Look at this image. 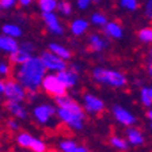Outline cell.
<instances>
[{
	"instance_id": "cell-1",
	"label": "cell",
	"mask_w": 152,
	"mask_h": 152,
	"mask_svg": "<svg viewBox=\"0 0 152 152\" xmlns=\"http://www.w3.org/2000/svg\"><path fill=\"white\" fill-rule=\"evenodd\" d=\"M58 120L73 130H82L84 126L86 111L76 101H73L68 95H61L56 98Z\"/></svg>"
},
{
	"instance_id": "cell-2",
	"label": "cell",
	"mask_w": 152,
	"mask_h": 152,
	"mask_svg": "<svg viewBox=\"0 0 152 152\" xmlns=\"http://www.w3.org/2000/svg\"><path fill=\"white\" fill-rule=\"evenodd\" d=\"M46 75V68L44 66L39 57L31 56L26 63H23L16 71V82L23 86L26 91H37L41 87V82Z\"/></svg>"
},
{
	"instance_id": "cell-3",
	"label": "cell",
	"mask_w": 152,
	"mask_h": 152,
	"mask_svg": "<svg viewBox=\"0 0 152 152\" xmlns=\"http://www.w3.org/2000/svg\"><path fill=\"white\" fill-rule=\"evenodd\" d=\"M92 77L95 82H98L99 84H106L114 87V88H121L126 86V76L122 72L114 69H106V68H95L92 71Z\"/></svg>"
},
{
	"instance_id": "cell-4",
	"label": "cell",
	"mask_w": 152,
	"mask_h": 152,
	"mask_svg": "<svg viewBox=\"0 0 152 152\" xmlns=\"http://www.w3.org/2000/svg\"><path fill=\"white\" fill-rule=\"evenodd\" d=\"M3 95L6 96L7 101L14 102H23L27 96V91L23 88V86L18 83L16 80H7L4 82V91Z\"/></svg>"
},
{
	"instance_id": "cell-5",
	"label": "cell",
	"mask_w": 152,
	"mask_h": 152,
	"mask_svg": "<svg viewBox=\"0 0 152 152\" xmlns=\"http://www.w3.org/2000/svg\"><path fill=\"white\" fill-rule=\"evenodd\" d=\"M57 113V107L50 103H39L33 109V117L41 125H48Z\"/></svg>"
},
{
	"instance_id": "cell-6",
	"label": "cell",
	"mask_w": 152,
	"mask_h": 152,
	"mask_svg": "<svg viewBox=\"0 0 152 152\" xmlns=\"http://www.w3.org/2000/svg\"><path fill=\"white\" fill-rule=\"evenodd\" d=\"M41 87L46 94L52 95L54 98L66 94V88L63 86V83L57 79L56 75H45L41 82Z\"/></svg>"
},
{
	"instance_id": "cell-7",
	"label": "cell",
	"mask_w": 152,
	"mask_h": 152,
	"mask_svg": "<svg viewBox=\"0 0 152 152\" xmlns=\"http://www.w3.org/2000/svg\"><path fill=\"white\" fill-rule=\"evenodd\" d=\"M44 64V66L49 71H56V72H60V71L65 69L66 68V63L65 60H63L61 57L56 56L52 52H44L42 56L39 57Z\"/></svg>"
},
{
	"instance_id": "cell-8",
	"label": "cell",
	"mask_w": 152,
	"mask_h": 152,
	"mask_svg": "<svg viewBox=\"0 0 152 152\" xmlns=\"http://www.w3.org/2000/svg\"><path fill=\"white\" fill-rule=\"evenodd\" d=\"M83 110L90 114H101L104 110V102L94 94H86L83 96Z\"/></svg>"
},
{
	"instance_id": "cell-9",
	"label": "cell",
	"mask_w": 152,
	"mask_h": 152,
	"mask_svg": "<svg viewBox=\"0 0 152 152\" xmlns=\"http://www.w3.org/2000/svg\"><path fill=\"white\" fill-rule=\"evenodd\" d=\"M113 115L115 118V121L118 124H121V125H124V126H133L137 122L136 117L128 109L122 107L120 104H115L113 107Z\"/></svg>"
},
{
	"instance_id": "cell-10",
	"label": "cell",
	"mask_w": 152,
	"mask_h": 152,
	"mask_svg": "<svg viewBox=\"0 0 152 152\" xmlns=\"http://www.w3.org/2000/svg\"><path fill=\"white\" fill-rule=\"evenodd\" d=\"M57 79L63 83L65 88H72L77 83V65H72L71 68H65V69L57 72Z\"/></svg>"
},
{
	"instance_id": "cell-11",
	"label": "cell",
	"mask_w": 152,
	"mask_h": 152,
	"mask_svg": "<svg viewBox=\"0 0 152 152\" xmlns=\"http://www.w3.org/2000/svg\"><path fill=\"white\" fill-rule=\"evenodd\" d=\"M6 107L8 110V113H11L15 118L18 120H26L28 115L26 107L22 104V102H14V101H7Z\"/></svg>"
},
{
	"instance_id": "cell-12",
	"label": "cell",
	"mask_w": 152,
	"mask_h": 152,
	"mask_svg": "<svg viewBox=\"0 0 152 152\" xmlns=\"http://www.w3.org/2000/svg\"><path fill=\"white\" fill-rule=\"evenodd\" d=\"M125 134H126L128 144H130V145H142L144 144V134H142V132L140 129L134 128V125L128 126Z\"/></svg>"
},
{
	"instance_id": "cell-13",
	"label": "cell",
	"mask_w": 152,
	"mask_h": 152,
	"mask_svg": "<svg viewBox=\"0 0 152 152\" xmlns=\"http://www.w3.org/2000/svg\"><path fill=\"white\" fill-rule=\"evenodd\" d=\"M58 148L61 152H88L84 145H79L75 140L64 139L58 142Z\"/></svg>"
},
{
	"instance_id": "cell-14",
	"label": "cell",
	"mask_w": 152,
	"mask_h": 152,
	"mask_svg": "<svg viewBox=\"0 0 152 152\" xmlns=\"http://www.w3.org/2000/svg\"><path fill=\"white\" fill-rule=\"evenodd\" d=\"M42 18H44L48 28H49L52 33H54V34H63V27L60 26L56 15H53L52 12H44L42 14Z\"/></svg>"
},
{
	"instance_id": "cell-15",
	"label": "cell",
	"mask_w": 152,
	"mask_h": 152,
	"mask_svg": "<svg viewBox=\"0 0 152 152\" xmlns=\"http://www.w3.org/2000/svg\"><path fill=\"white\" fill-rule=\"evenodd\" d=\"M30 57H31V53H30V52H26V50H23L22 48H18V50L11 53L10 61H11V64H14V65H22V64L26 63Z\"/></svg>"
},
{
	"instance_id": "cell-16",
	"label": "cell",
	"mask_w": 152,
	"mask_h": 152,
	"mask_svg": "<svg viewBox=\"0 0 152 152\" xmlns=\"http://www.w3.org/2000/svg\"><path fill=\"white\" fill-rule=\"evenodd\" d=\"M18 42L14 39L12 37H8V35H3L0 37V49H3L7 53H14L15 50H18Z\"/></svg>"
},
{
	"instance_id": "cell-17",
	"label": "cell",
	"mask_w": 152,
	"mask_h": 152,
	"mask_svg": "<svg viewBox=\"0 0 152 152\" xmlns=\"http://www.w3.org/2000/svg\"><path fill=\"white\" fill-rule=\"evenodd\" d=\"M49 52H52V53H54L56 56L61 57L63 60H68V58H71V56H72L71 50H68L66 48H64L63 45H58V44L49 45Z\"/></svg>"
},
{
	"instance_id": "cell-18",
	"label": "cell",
	"mask_w": 152,
	"mask_h": 152,
	"mask_svg": "<svg viewBox=\"0 0 152 152\" xmlns=\"http://www.w3.org/2000/svg\"><path fill=\"white\" fill-rule=\"evenodd\" d=\"M33 139H34V136H31L30 133L22 132V133H19L18 136H16L15 141H16V144H18L20 148H30V144H31Z\"/></svg>"
},
{
	"instance_id": "cell-19",
	"label": "cell",
	"mask_w": 152,
	"mask_h": 152,
	"mask_svg": "<svg viewBox=\"0 0 152 152\" xmlns=\"http://www.w3.org/2000/svg\"><path fill=\"white\" fill-rule=\"evenodd\" d=\"M103 48H104V42L101 37L94 34L88 38V49L91 52H101Z\"/></svg>"
},
{
	"instance_id": "cell-20",
	"label": "cell",
	"mask_w": 152,
	"mask_h": 152,
	"mask_svg": "<svg viewBox=\"0 0 152 152\" xmlns=\"http://www.w3.org/2000/svg\"><path fill=\"white\" fill-rule=\"evenodd\" d=\"M104 33H106L109 37H113V38L122 37V28H121L117 23H107L106 27H104Z\"/></svg>"
},
{
	"instance_id": "cell-21",
	"label": "cell",
	"mask_w": 152,
	"mask_h": 152,
	"mask_svg": "<svg viewBox=\"0 0 152 152\" xmlns=\"http://www.w3.org/2000/svg\"><path fill=\"white\" fill-rule=\"evenodd\" d=\"M110 144H111V147H114L115 149H120V151H126L128 147H129V144H128L126 140L122 139V137H120V136H111L110 137Z\"/></svg>"
},
{
	"instance_id": "cell-22",
	"label": "cell",
	"mask_w": 152,
	"mask_h": 152,
	"mask_svg": "<svg viewBox=\"0 0 152 152\" xmlns=\"http://www.w3.org/2000/svg\"><path fill=\"white\" fill-rule=\"evenodd\" d=\"M28 149H31V152H48V145L42 139L34 137Z\"/></svg>"
},
{
	"instance_id": "cell-23",
	"label": "cell",
	"mask_w": 152,
	"mask_h": 152,
	"mask_svg": "<svg viewBox=\"0 0 152 152\" xmlns=\"http://www.w3.org/2000/svg\"><path fill=\"white\" fill-rule=\"evenodd\" d=\"M87 26H88V23L86 20H75L72 23V26H71V30H72V33L75 35H82L87 30Z\"/></svg>"
},
{
	"instance_id": "cell-24",
	"label": "cell",
	"mask_w": 152,
	"mask_h": 152,
	"mask_svg": "<svg viewBox=\"0 0 152 152\" xmlns=\"http://www.w3.org/2000/svg\"><path fill=\"white\" fill-rule=\"evenodd\" d=\"M38 6L41 7L44 12H52L57 7L56 0H38Z\"/></svg>"
},
{
	"instance_id": "cell-25",
	"label": "cell",
	"mask_w": 152,
	"mask_h": 152,
	"mask_svg": "<svg viewBox=\"0 0 152 152\" xmlns=\"http://www.w3.org/2000/svg\"><path fill=\"white\" fill-rule=\"evenodd\" d=\"M3 33L6 35H8V37H12V38L19 37V35L22 34L20 28H19L18 26H15V25H6V26H3Z\"/></svg>"
},
{
	"instance_id": "cell-26",
	"label": "cell",
	"mask_w": 152,
	"mask_h": 152,
	"mask_svg": "<svg viewBox=\"0 0 152 152\" xmlns=\"http://www.w3.org/2000/svg\"><path fill=\"white\" fill-rule=\"evenodd\" d=\"M140 101H141L142 106H145V107H151L152 106V101L149 98V92L147 87L141 88V91H140Z\"/></svg>"
},
{
	"instance_id": "cell-27",
	"label": "cell",
	"mask_w": 152,
	"mask_h": 152,
	"mask_svg": "<svg viewBox=\"0 0 152 152\" xmlns=\"http://www.w3.org/2000/svg\"><path fill=\"white\" fill-rule=\"evenodd\" d=\"M139 38L142 42H147V44L152 42V27H145V28H142V30H140Z\"/></svg>"
},
{
	"instance_id": "cell-28",
	"label": "cell",
	"mask_w": 152,
	"mask_h": 152,
	"mask_svg": "<svg viewBox=\"0 0 152 152\" xmlns=\"http://www.w3.org/2000/svg\"><path fill=\"white\" fill-rule=\"evenodd\" d=\"M91 20H92V23H95V25H101V26H103V25H106V18H104L103 15H101V14H95V15H92V18H91Z\"/></svg>"
},
{
	"instance_id": "cell-29",
	"label": "cell",
	"mask_w": 152,
	"mask_h": 152,
	"mask_svg": "<svg viewBox=\"0 0 152 152\" xmlns=\"http://www.w3.org/2000/svg\"><path fill=\"white\" fill-rule=\"evenodd\" d=\"M58 10H60L63 14H69L71 12V4L68 1H60V3L57 4Z\"/></svg>"
},
{
	"instance_id": "cell-30",
	"label": "cell",
	"mask_w": 152,
	"mask_h": 152,
	"mask_svg": "<svg viewBox=\"0 0 152 152\" xmlns=\"http://www.w3.org/2000/svg\"><path fill=\"white\" fill-rule=\"evenodd\" d=\"M10 69H11V66L8 63H4V61L0 63V76H8Z\"/></svg>"
},
{
	"instance_id": "cell-31",
	"label": "cell",
	"mask_w": 152,
	"mask_h": 152,
	"mask_svg": "<svg viewBox=\"0 0 152 152\" xmlns=\"http://www.w3.org/2000/svg\"><path fill=\"white\" fill-rule=\"evenodd\" d=\"M121 4L124 7H126L129 10H136L137 8V1L136 0H121Z\"/></svg>"
},
{
	"instance_id": "cell-32",
	"label": "cell",
	"mask_w": 152,
	"mask_h": 152,
	"mask_svg": "<svg viewBox=\"0 0 152 152\" xmlns=\"http://www.w3.org/2000/svg\"><path fill=\"white\" fill-rule=\"evenodd\" d=\"M15 3L16 0H0V8H11Z\"/></svg>"
},
{
	"instance_id": "cell-33",
	"label": "cell",
	"mask_w": 152,
	"mask_h": 152,
	"mask_svg": "<svg viewBox=\"0 0 152 152\" xmlns=\"http://www.w3.org/2000/svg\"><path fill=\"white\" fill-rule=\"evenodd\" d=\"M7 126L14 132V130L19 129V124H18V121H15V120H7Z\"/></svg>"
},
{
	"instance_id": "cell-34",
	"label": "cell",
	"mask_w": 152,
	"mask_h": 152,
	"mask_svg": "<svg viewBox=\"0 0 152 152\" xmlns=\"http://www.w3.org/2000/svg\"><path fill=\"white\" fill-rule=\"evenodd\" d=\"M147 16L152 20V0H149L147 4Z\"/></svg>"
},
{
	"instance_id": "cell-35",
	"label": "cell",
	"mask_w": 152,
	"mask_h": 152,
	"mask_svg": "<svg viewBox=\"0 0 152 152\" xmlns=\"http://www.w3.org/2000/svg\"><path fill=\"white\" fill-rule=\"evenodd\" d=\"M22 49H23V50H26V52H30V53H31L34 48H33L31 44H28V42H27V44H23L22 45Z\"/></svg>"
},
{
	"instance_id": "cell-36",
	"label": "cell",
	"mask_w": 152,
	"mask_h": 152,
	"mask_svg": "<svg viewBox=\"0 0 152 152\" xmlns=\"http://www.w3.org/2000/svg\"><path fill=\"white\" fill-rule=\"evenodd\" d=\"M88 3H90V0H79V1H77V6H79L80 8H86V7L88 6Z\"/></svg>"
},
{
	"instance_id": "cell-37",
	"label": "cell",
	"mask_w": 152,
	"mask_h": 152,
	"mask_svg": "<svg viewBox=\"0 0 152 152\" xmlns=\"http://www.w3.org/2000/svg\"><path fill=\"white\" fill-rule=\"evenodd\" d=\"M3 91H4V82L0 79V95H3Z\"/></svg>"
},
{
	"instance_id": "cell-38",
	"label": "cell",
	"mask_w": 152,
	"mask_h": 152,
	"mask_svg": "<svg viewBox=\"0 0 152 152\" xmlns=\"http://www.w3.org/2000/svg\"><path fill=\"white\" fill-rule=\"evenodd\" d=\"M19 1H20V4H22V6H27V4H30V1H31V0H19Z\"/></svg>"
},
{
	"instance_id": "cell-39",
	"label": "cell",
	"mask_w": 152,
	"mask_h": 152,
	"mask_svg": "<svg viewBox=\"0 0 152 152\" xmlns=\"http://www.w3.org/2000/svg\"><path fill=\"white\" fill-rule=\"evenodd\" d=\"M147 115H148L149 121H152V106L149 107V110H148V113H147Z\"/></svg>"
},
{
	"instance_id": "cell-40",
	"label": "cell",
	"mask_w": 152,
	"mask_h": 152,
	"mask_svg": "<svg viewBox=\"0 0 152 152\" xmlns=\"http://www.w3.org/2000/svg\"><path fill=\"white\" fill-rule=\"evenodd\" d=\"M148 92H149V98L152 101V87H148Z\"/></svg>"
},
{
	"instance_id": "cell-41",
	"label": "cell",
	"mask_w": 152,
	"mask_h": 152,
	"mask_svg": "<svg viewBox=\"0 0 152 152\" xmlns=\"http://www.w3.org/2000/svg\"><path fill=\"white\" fill-rule=\"evenodd\" d=\"M148 71H149V75L152 76V63L149 64V66H148Z\"/></svg>"
},
{
	"instance_id": "cell-42",
	"label": "cell",
	"mask_w": 152,
	"mask_h": 152,
	"mask_svg": "<svg viewBox=\"0 0 152 152\" xmlns=\"http://www.w3.org/2000/svg\"><path fill=\"white\" fill-rule=\"evenodd\" d=\"M50 152H57V151H50Z\"/></svg>"
},
{
	"instance_id": "cell-43",
	"label": "cell",
	"mask_w": 152,
	"mask_h": 152,
	"mask_svg": "<svg viewBox=\"0 0 152 152\" xmlns=\"http://www.w3.org/2000/svg\"><path fill=\"white\" fill-rule=\"evenodd\" d=\"M151 129H152V125H151Z\"/></svg>"
},
{
	"instance_id": "cell-44",
	"label": "cell",
	"mask_w": 152,
	"mask_h": 152,
	"mask_svg": "<svg viewBox=\"0 0 152 152\" xmlns=\"http://www.w3.org/2000/svg\"><path fill=\"white\" fill-rule=\"evenodd\" d=\"M8 152H12V151H8Z\"/></svg>"
},
{
	"instance_id": "cell-45",
	"label": "cell",
	"mask_w": 152,
	"mask_h": 152,
	"mask_svg": "<svg viewBox=\"0 0 152 152\" xmlns=\"http://www.w3.org/2000/svg\"><path fill=\"white\" fill-rule=\"evenodd\" d=\"M0 96H1V95H0Z\"/></svg>"
}]
</instances>
